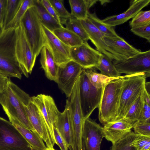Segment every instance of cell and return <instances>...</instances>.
Instances as JSON below:
<instances>
[{
	"label": "cell",
	"mask_w": 150,
	"mask_h": 150,
	"mask_svg": "<svg viewBox=\"0 0 150 150\" xmlns=\"http://www.w3.org/2000/svg\"><path fill=\"white\" fill-rule=\"evenodd\" d=\"M54 127L57 129L68 148L72 150L70 118L67 108H65L64 111L60 112Z\"/></svg>",
	"instance_id": "7402d4cb"
},
{
	"label": "cell",
	"mask_w": 150,
	"mask_h": 150,
	"mask_svg": "<svg viewBox=\"0 0 150 150\" xmlns=\"http://www.w3.org/2000/svg\"><path fill=\"white\" fill-rule=\"evenodd\" d=\"M61 21L67 19L71 17L70 13L65 8L62 0H49Z\"/></svg>",
	"instance_id": "d590c367"
},
{
	"label": "cell",
	"mask_w": 150,
	"mask_h": 150,
	"mask_svg": "<svg viewBox=\"0 0 150 150\" xmlns=\"http://www.w3.org/2000/svg\"><path fill=\"white\" fill-rule=\"evenodd\" d=\"M34 5L42 24L47 29L53 32L57 28L63 27L48 12L40 0H34Z\"/></svg>",
	"instance_id": "cb8c5ba5"
},
{
	"label": "cell",
	"mask_w": 150,
	"mask_h": 150,
	"mask_svg": "<svg viewBox=\"0 0 150 150\" xmlns=\"http://www.w3.org/2000/svg\"><path fill=\"white\" fill-rule=\"evenodd\" d=\"M16 28L4 30L0 36V73L21 79L22 73L15 52Z\"/></svg>",
	"instance_id": "3957f363"
},
{
	"label": "cell",
	"mask_w": 150,
	"mask_h": 150,
	"mask_svg": "<svg viewBox=\"0 0 150 150\" xmlns=\"http://www.w3.org/2000/svg\"><path fill=\"white\" fill-rule=\"evenodd\" d=\"M103 40L110 49L125 58L132 57L141 52L140 50L130 45L119 36L111 37L105 35Z\"/></svg>",
	"instance_id": "d6986e66"
},
{
	"label": "cell",
	"mask_w": 150,
	"mask_h": 150,
	"mask_svg": "<svg viewBox=\"0 0 150 150\" xmlns=\"http://www.w3.org/2000/svg\"><path fill=\"white\" fill-rule=\"evenodd\" d=\"M30 101L40 112L53 141L57 144L53 128L60 113L53 98L50 96L40 94L31 97Z\"/></svg>",
	"instance_id": "30bf717a"
},
{
	"label": "cell",
	"mask_w": 150,
	"mask_h": 150,
	"mask_svg": "<svg viewBox=\"0 0 150 150\" xmlns=\"http://www.w3.org/2000/svg\"><path fill=\"white\" fill-rule=\"evenodd\" d=\"M61 24L65 25L66 28L75 33L83 42H88L89 40L88 36L81 23V20L71 16L67 19L62 20Z\"/></svg>",
	"instance_id": "83f0119b"
},
{
	"label": "cell",
	"mask_w": 150,
	"mask_h": 150,
	"mask_svg": "<svg viewBox=\"0 0 150 150\" xmlns=\"http://www.w3.org/2000/svg\"><path fill=\"white\" fill-rule=\"evenodd\" d=\"M8 79V77L0 73V90L6 85Z\"/></svg>",
	"instance_id": "7bdbcfd3"
},
{
	"label": "cell",
	"mask_w": 150,
	"mask_h": 150,
	"mask_svg": "<svg viewBox=\"0 0 150 150\" xmlns=\"http://www.w3.org/2000/svg\"><path fill=\"white\" fill-rule=\"evenodd\" d=\"M31 98L10 78L5 87L0 90V104L7 115L11 116L26 128L35 132L25 109Z\"/></svg>",
	"instance_id": "6da1fadb"
},
{
	"label": "cell",
	"mask_w": 150,
	"mask_h": 150,
	"mask_svg": "<svg viewBox=\"0 0 150 150\" xmlns=\"http://www.w3.org/2000/svg\"><path fill=\"white\" fill-rule=\"evenodd\" d=\"M134 124L125 118L108 123L103 127L104 137L114 144L129 134L133 128Z\"/></svg>",
	"instance_id": "e0dca14e"
},
{
	"label": "cell",
	"mask_w": 150,
	"mask_h": 150,
	"mask_svg": "<svg viewBox=\"0 0 150 150\" xmlns=\"http://www.w3.org/2000/svg\"><path fill=\"white\" fill-rule=\"evenodd\" d=\"M4 30V28L0 24V36L3 33Z\"/></svg>",
	"instance_id": "f6af8a7d"
},
{
	"label": "cell",
	"mask_w": 150,
	"mask_h": 150,
	"mask_svg": "<svg viewBox=\"0 0 150 150\" xmlns=\"http://www.w3.org/2000/svg\"><path fill=\"white\" fill-rule=\"evenodd\" d=\"M34 0H23L21 5L13 20L4 30L16 28L19 25L21 20L27 10L34 5Z\"/></svg>",
	"instance_id": "4dcf8cb0"
},
{
	"label": "cell",
	"mask_w": 150,
	"mask_h": 150,
	"mask_svg": "<svg viewBox=\"0 0 150 150\" xmlns=\"http://www.w3.org/2000/svg\"><path fill=\"white\" fill-rule=\"evenodd\" d=\"M144 90L132 105L124 117L134 124L137 121L144 107Z\"/></svg>",
	"instance_id": "f1b7e54d"
},
{
	"label": "cell",
	"mask_w": 150,
	"mask_h": 150,
	"mask_svg": "<svg viewBox=\"0 0 150 150\" xmlns=\"http://www.w3.org/2000/svg\"><path fill=\"white\" fill-rule=\"evenodd\" d=\"M9 121L20 132L34 150H45L47 147L39 135L23 127L10 116H7Z\"/></svg>",
	"instance_id": "ffe728a7"
},
{
	"label": "cell",
	"mask_w": 150,
	"mask_h": 150,
	"mask_svg": "<svg viewBox=\"0 0 150 150\" xmlns=\"http://www.w3.org/2000/svg\"><path fill=\"white\" fill-rule=\"evenodd\" d=\"M70 54L71 60L83 69L95 68L102 54L92 47L88 42H83L80 46L70 48Z\"/></svg>",
	"instance_id": "4fadbf2b"
},
{
	"label": "cell",
	"mask_w": 150,
	"mask_h": 150,
	"mask_svg": "<svg viewBox=\"0 0 150 150\" xmlns=\"http://www.w3.org/2000/svg\"><path fill=\"white\" fill-rule=\"evenodd\" d=\"M150 0L131 1L129 7L123 13L117 15L108 16L102 20L106 25L114 27L123 24L133 18L139 11L149 4Z\"/></svg>",
	"instance_id": "ac0fdd59"
},
{
	"label": "cell",
	"mask_w": 150,
	"mask_h": 150,
	"mask_svg": "<svg viewBox=\"0 0 150 150\" xmlns=\"http://www.w3.org/2000/svg\"><path fill=\"white\" fill-rule=\"evenodd\" d=\"M135 134L131 131L124 137L112 144L110 150H137L135 147L130 146Z\"/></svg>",
	"instance_id": "d6a6232c"
},
{
	"label": "cell",
	"mask_w": 150,
	"mask_h": 150,
	"mask_svg": "<svg viewBox=\"0 0 150 150\" xmlns=\"http://www.w3.org/2000/svg\"><path fill=\"white\" fill-rule=\"evenodd\" d=\"M100 71V74L110 78H118L121 74L115 68L112 61L106 55L101 56L98 65L95 68Z\"/></svg>",
	"instance_id": "4316f807"
},
{
	"label": "cell",
	"mask_w": 150,
	"mask_h": 150,
	"mask_svg": "<svg viewBox=\"0 0 150 150\" xmlns=\"http://www.w3.org/2000/svg\"><path fill=\"white\" fill-rule=\"evenodd\" d=\"M150 95L147 92L145 88L144 91V102L150 106Z\"/></svg>",
	"instance_id": "ee69618b"
},
{
	"label": "cell",
	"mask_w": 150,
	"mask_h": 150,
	"mask_svg": "<svg viewBox=\"0 0 150 150\" xmlns=\"http://www.w3.org/2000/svg\"><path fill=\"white\" fill-rule=\"evenodd\" d=\"M150 24V10L141 11L129 22L131 28Z\"/></svg>",
	"instance_id": "836d02e7"
},
{
	"label": "cell",
	"mask_w": 150,
	"mask_h": 150,
	"mask_svg": "<svg viewBox=\"0 0 150 150\" xmlns=\"http://www.w3.org/2000/svg\"><path fill=\"white\" fill-rule=\"evenodd\" d=\"M134 133L146 136H150V124L142 123L137 121L133 125Z\"/></svg>",
	"instance_id": "74e56055"
},
{
	"label": "cell",
	"mask_w": 150,
	"mask_h": 150,
	"mask_svg": "<svg viewBox=\"0 0 150 150\" xmlns=\"http://www.w3.org/2000/svg\"><path fill=\"white\" fill-rule=\"evenodd\" d=\"M97 1L96 0H69L71 16L80 20L86 19L89 9Z\"/></svg>",
	"instance_id": "603a6c76"
},
{
	"label": "cell",
	"mask_w": 150,
	"mask_h": 150,
	"mask_svg": "<svg viewBox=\"0 0 150 150\" xmlns=\"http://www.w3.org/2000/svg\"><path fill=\"white\" fill-rule=\"evenodd\" d=\"M95 68L83 69V71L91 84L96 88H103L110 81L116 79L126 78L129 76H121L118 78H110L97 73Z\"/></svg>",
	"instance_id": "484cf974"
},
{
	"label": "cell",
	"mask_w": 150,
	"mask_h": 150,
	"mask_svg": "<svg viewBox=\"0 0 150 150\" xmlns=\"http://www.w3.org/2000/svg\"><path fill=\"white\" fill-rule=\"evenodd\" d=\"M83 69L72 60L59 66L56 83L67 98L71 94Z\"/></svg>",
	"instance_id": "8fae6325"
},
{
	"label": "cell",
	"mask_w": 150,
	"mask_h": 150,
	"mask_svg": "<svg viewBox=\"0 0 150 150\" xmlns=\"http://www.w3.org/2000/svg\"><path fill=\"white\" fill-rule=\"evenodd\" d=\"M130 30L134 34L150 42V24L131 28Z\"/></svg>",
	"instance_id": "8d00e7d4"
},
{
	"label": "cell",
	"mask_w": 150,
	"mask_h": 150,
	"mask_svg": "<svg viewBox=\"0 0 150 150\" xmlns=\"http://www.w3.org/2000/svg\"><path fill=\"white\" fill-rule=\"evenodd\" d=\"M31 150H34L33 148L31 147ZM45 150H56L54 149V148H47Z\"/></svg>",
	"instance_id": "bcb514c9"
},
{
	"label": "cell",
	"mask_w": 150,
	"mask_h": 150,
	"mask_svg": "<svg viewBox=\"0 0 150 150\" xmlns=\"http://www.w3.org/2000/svg\"><path fill=\"white\" fill-rule=\"evenodd\" d=\"M146 78L144 73H140L130 75L126 78L120 98L115 121L125 117L131 106L144 91Z\"/></svg>",
	"instance_id": "277c9868"
},
{
	"label": "cell",
	"mask_w": 150,
	"mask_h": 150,
	"mask_svg": "<svg viewBox=\"0 0 150 150\" xmlns=\"http://www.w3.org/2000/svg\"><path fill=\"white\" fill-rule=\"evenodd\" d=\"M89 37L95 45L96 50L106 55L112 61L119 62L126 58L110 49L105 43L103 37L105 35L96 28L87 18L81 20Z\"/></svg>",
	"instance_id": "5bb4252c"
},
{
	"label": "cell",
	"mask_w": 150,
	"mask_h": 150,
	"mask_svg": "<svg viewBox=\"0 0 150 150\" xmlns=\"http://www.w3.org/2000/svg\"><path fill=\"white\" fill-rule=\"evenodd\" d=\"M113 63L121 74L129 76L144 73L148 77L150 74V50L141 51L120 61H114Z\"/></svg>",
	"instance_id": "9c48e42d"
},
{
	"label": "cell",
	"mask_w": 150,
	"mask_h": 150,
	"mask_svg": "<svg viewBox=\"0 0 150 150\" xmlns=\"http://www.w3.org/2000/svg\"><path fill=\"white\" fill-rule=\"evenodd\" d=\"M137 121L142 123L150 124V106L144 102L142 110Z\"/></svg>",
	"instance_id": "f35d334b"
},
{
	"label": "cell",
	"mask_w": 150,
	"mask_h": 150,
	"mask_svg": "<svg viewBox=\"0 0 150 150\" xmlns=\"http://www.w3.org/2000/svg\"><path fill=\"white\" fill-rule=\"evenodd\" d=\"M87 18L96 28L106 36L111 37L118 36L115 32L114 27L105 24L97 16L95 13H91L89 12Z\"/></svg>",
	"instance_id": "f546056e"
},
{
	"label": "cell",
	"mask_w": 150,
	"mask_h": 150,
	"mask_svg": "<svg viewBox=\"0 0 150 150\" xmlns=\"http://www.w3.org/2000/svg\"><path fill=\"white\" fill-rule=\"evenodd\" d=\"M26 115L35 132L40 137L45 143L47 148H53L55 143L40 112L37 106L30 100L25 106Z\"/></svg>",
	"instance_id": "9a60e30c"
},
{
	"label": "cell",
	"mask_w": 150,
	"mask_h": 150,
	"mask_svg": "<svg viewBox=\"0 0 150 150\" xmlns=\"http://www.w3.org/2000/svg\"><path fill=\"white\" fill-rule=\"evenodd\" d=\"M126 78H120L110 81L103 88L98 107V118L103 125L115 121L120 98Z\"/></svg>",
	"instance_id": "7a4b0ae2"
},
{
	"label": "cell",
	"mask_w": 150,
	"mask_h": 150,
	"mask_svg": "<svg viewBox=\"0 0 150 150\" xmlns=\"http://www.w3.org/2000/svg\"><path fill=\"white\" fill-rule=\"evenodd\" d=\"M21 22L24 27L33 55L36 58L45 43L42 23L34 5L27 10Z\"/></svg>",
	"instance_id": "5b68a950"
},
{
	"label": "cell",
	"mask_w": 150,
	"mask_h": 150,
	"mask_svg": "<svg viewBox=\"0 0 150 150\" xmlns=\"http://www.w3.org/2000/svg\"><path fill=\"white\" fill-rule=\"evenodd\" d=\"M7 1V0H0V24L3 27L4 25Z\"/></svg>",
	"instance_id": "b9f144b4"
},
{
	"label": "cell",
	"mask_w": 150,
	"mask_h": 150,
	"mask_svg": "<svg viewBox=\"0 0 150 150\" xmlns=\"http://www.w3.org/2000/svg\"><path fill=\"white\" fill-rule=\"evenodd\" d=\"M53 32L63 43L70 48L80 46L83 42L75 33L64 27L57 28Z\"/></svg>",
	"instance_id": "d4e9b609"
},
{
	"label": "cell",
	"mask_w": 150,
	"mask_h": 150,
	"mask_svg": "<svg viewBox=\"0 0 150 150\" xmlns=\"http://www.w3.org/2000/svg\"><path fill=\"white\" fill-rule=\"evenodd\" d=\"M79 98L83 119L89 117L93 111L98 108L103 88L98 89L91 83L83 71L80 75Z\"/></svg>",
	"instance_id": "52a82bcc"
},
{
	"label": "cell",
	"mask_w": 150,
	"mask_h": 150,
	"mask_svg": "<svg viewBox=\"0 0 150 150\" xmlns=\"http://www.w3.org/2000/svg\"><path fill=\"white\" fill-rule=\"evenodd\" d=\"M40 1L48 12L59 23L61 24V19L58 16L49 0H40Z\"/></svg>",
	"instance_id": "ab89813d"
},
{
	"label": "cell",
	"mask_w": 150,
	"mask_h": 150,
	"mask_svg": "<svg viewBox=\"0 0 150 150\" xmlns=\"http://www.w3.org/2000/svg\"><path fill=\"white\" fill-rule=\"evenodd\" d=\"M42 28L45 46L51 53L57 64L59 66L71 60L70 47L63 43L52 31L42 24Z\"/></svg>",
	"instance_id": "7c38bea8"
},
{
	"label": "cell",
	"mask_w": 150,
	"mask_h": 150,
	"mask_svg": "<svg viewBox=\"0 0 150 150\" xmlns=\"http://www.w3.org/2000/svg\"><path fill=\"white\" fill-rule=\"evenodd\" d=\"M54 138L57 144L61 150H68V147L64 139L61 136L57 129L54 127Z\"/></svg>",
	"instance_id": "60d3db41"
},
{
	"label": "cell",
	"mask_w": 150,
	"mask_h": 150,
	"mask_svg": "<svg viewBox=\"0 0 150 150\" xmlns=\"http://www.w3.org/2000/svg\"><path fill=\"white\" fill-rule=\"evenodd\" d=\"M130 146L135 147L137 150H150V136L135 134Z\"/></svg>",
	"instance_id": "e575fe53"
},
{
	"label": "cell",
	"mask_w": 150,
	"mask_h": 150,
	"mask_svg": "<svg viewBox=\"0 0 150 150\" xmlns=\"http://www.w3.org/2000/svg\"><path fill=\"white\" fill-rule=\"evenodd\" d=\"M0 150H32L31 146L14 126L1 117Z\"/></svg>",
	"instance_id": "ba28073f"
},
{
	"label": "cell",
	"mask_w": 150,
	"mask_h": 150,
	"mask_svg": "<svg viewBox=\"0 0 150 150\" xmlns=\"http://www.w3.org/2000/svg\"><path fill=\"white\" fill-rule=\"evenodd\" d=\"M23 0H7L3 27L5 28L13 20Z\"/></svg>",
	"instance_id": "1f68e13d"
},
{
	"label": "cell",
	"mask_w": 150,
	"mask_h": 150,
	"mask_svg": "<svg viewBox=\"0 0 150 150\" xmlns=\"http://www.w3.org/2000/svg\"><path fill=\"white\" fill-rule=\"evenodd\" d=\"M103 127L89 117L84 122L82 144L83 150H100L104 137Z\"/></svg>",
	"instance_id": "2e32d148"
},
{
	"label": "cell",
	"mask_w": 150,
	"mask_h": 150,
	"mask_svg": "<svg viewBox=\"0 0 150 150\" xmlns=\"http://www.w3.org/2000/svg\"><path fill=\"white\" fill-rule=\"evenodd\" d=\"M40 54V63L46 77L50 80L56 82L59 66L46 46H45L42 48Z\"/></svg>",
	"instance_id": "44dd1931"
},
{
	"label": "cell",
	"mask_w": 150,
	"mask_h": 150,
	"mask_svg": "<svg viewBox=\"0 0 150 150\" xmlns=\"http://www.w3.org/2000/svg\"><path fill=\"white\" fill-rule=\"evenodd\" d=\"M15 52L22 74L28 77L32 72L36 58L33 55L24 27L21 22L16 28Z\"/></svg>",
	"instance_id": "8992f818"
}]
</instances>
